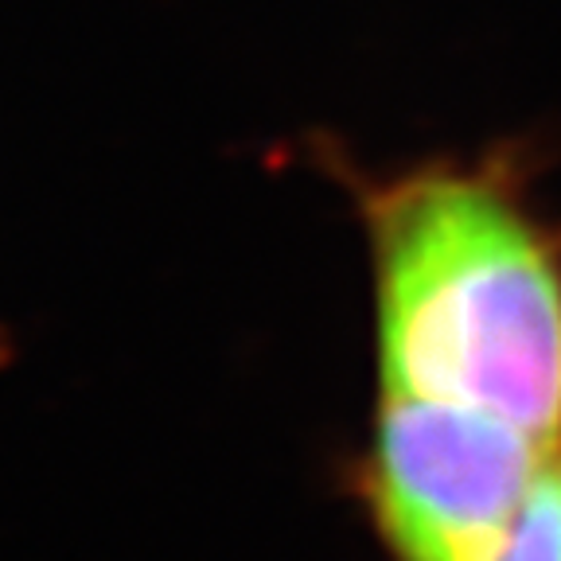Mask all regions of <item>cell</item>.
Instances as JSON below:
<instances>
[{
	"label": "cell",
	"instance_id": "cell-3",
	"mask_svg": "<svg viewBox=\"0 0 561 561\" xmlns=\"http://www.w3.org/2000/svg\"><path fill=\"white\" fill-rule=\"evenodd\" d=\"M495 561H561V456L530 488Z\"/></svg>",
	"mask_w": 561,
	"mask_h": 561
},
{
	"label": "cell",
	"instance_id": "cell-1",
	"mask_svg": "<svg viewBox=\"0 0 561 561\" xmlns=\"http://www.w3.org/2000/svg\"><path fill=\"white\" fill-rule=\"evenodd\" d=\"M382 394L511 421L561 453V230L495 160L363 192Z\"/></svg>",
	"mask_w": 561,
	"mask_h": 561
},
{
	"label": "cell",
	"instance_id": "cell-2",
	"mask_svg": "<svg viewBox=\"0 0 561 561\" xmlns=\"http://www.w3.org/2000/svg\"><path fill=\"white\" fill-rule=\"evenodd\" d=\"M553 456L483 410L382 394L363 495L394 561H495Z\"/></svg>",
	"mask_w": 561,
	"mask_h": 561
}]
</instances>
